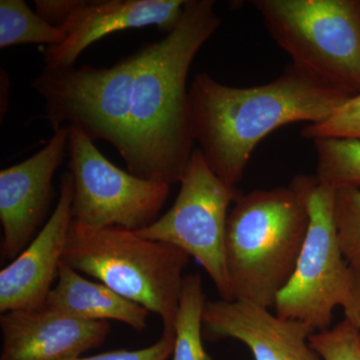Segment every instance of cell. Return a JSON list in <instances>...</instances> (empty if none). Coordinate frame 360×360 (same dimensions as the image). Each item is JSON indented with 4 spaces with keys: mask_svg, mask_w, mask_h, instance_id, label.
Wrapping results in <instances>:
<instances>
[{
    "mask_svg": "<svg viewBox=\"0 0 360 360\" xmlns=\"http://www.w3.org/2000/svg\"><path fill=\"white\" fill-rule=\"evenodd\" d=\"M213 0H186L176 28L141 45L131 90L127 139L120 153L130 174L180 184L194 148L187 75L198 52L221 20Z\"/></svg>",
    "mask_w": 360,
    "mask_h": 360,
    "instance_id": "obj_1",
    "label": "cell"
},
{
    "mask_svg": "<svg viewBox=\"0 0 360 360\" xmlns=\"http://www.w3.org/2000/svg\"><path fill=\"white\" fill-rule=\"evenodd\" d=\"M350 97L295 63L272 82L245 89L202 72L188 89L189 122L208 167L236 187L266 135L290 123L321 122Z\"/></svg>",
    "mask_w": 360,
    "mask_h": 360,
    "instance_id": "obj_2",
    "label": "cell"
},
{
    "mask_svg": "<svg viewBox=\"0 0 360 360\" xmlns=\"http://www.w3.org/2000/svg\"><path fill=\"white\" fill-rule=\"evenodd\" d=\"M309 175L288 186L239 195L227 220L225 259L234 300L274 307L290 281L309 225Z\"/></svg>",
    "mask_w": 360,
    "mask_h": 360,
    "instance_id": "obj_3",
    "label": "cell"
},
{
    "mask_svg": "<svg viewBox=\"0 0 360 360\" xmlns=\"http://www.w3.org/2000/svg\"><path fill=\"white\" fill-rule=\"evenodd\" d=\"M189 255L169 243L120 227L94 229L71 222L63 262L130 302L158 314L174 331Z\"/></svg>",
    "mask_w": 360,
    "mask_h": 360,
    "instance_id": "obj_4",
    "label": "cell"
},
{
    "mask_svg": "<svg viewBox=\"0 0 360 360\" xmlns=\"http://www.w3.org/2000/svg\"><path fill=\"white\" fill-rule=\"evenodd\" d=\"M292 63L354 96L360 91V0H252Z\"/></svg>",
    "mask_w": 360,
    "mask_h": 360,
    "instance_id": "obj_5",
    "label": "cell"
},
{
    "mask_svg": "<svg viewBox=\"0 0 360 360\" xmlns=\"http://www.w3.org/2000/svg\"><path fill=\"white\" fill-rule=\"evenodd\" d=\"M335 191L309 175V229L295 271L274 305L276 315L302 322L314 333L330 328L333 312L345 309L352 288V267L336 231Z\"/></svg>",
    "mask_w": 360,
    "mask_h": 360,
    "instance_id": "obj_6",
    "label": "cell"
},
{
    "mask_svg": "<svg viewBox=\"0 0 360 360\" xmlns=\"http://www.w3.org/2000/svg\"><path fill=\"white\" fill-rule=\"evenodd\" d=\"M136 54L110 68H46L32 87L44 101V117L53 131L77 127L92 141L110 142L122 153L127 139Z\"/></svg>",
    "mask_w": 360,
    "mask_h": 360,
    "instance_id": "obj_7",
    "label": "cell"
},
{
    "mask_svg": "<svg viewBox=\"0 0 360 360\" xmlns=\"http://www.w3.org/2000/svg\"><path fill=\"white\" fill-rule=\"evenodd\" d=\"M240 195L208 167L194 148L174 205L153 224L134 231L141 238L176 246L198 260L210 276L220 298L234 300L225 259L229 207Z\"/></svg>",
    "mask_w": 360,
    "mask_h": 360,
    "instance_id": "obj_8",
    "label": "cell"
},
{
    "mask_svg": "<svg viewBox=\"0 0 360 360\" xmlns=\"http://www.w3.org/2000/svg\"><path fill=\"white\" fill-rule=\"evenodd\" d=\"M68 151L75 184V224L141 231L158 219L170 186L149 181L111 163L79 127H68Z\"/></svg>",
    "mask_w": 360,
    "mask_h": 360,
    "instance_id": "obj_9",
    "label": "cell"
},
{
    "mask_svg": "<svg viewBox=\"0 0 360 360\" xmlns=\"http://www.w3.org/2000/svg\"><path fill=\"white\" fill-rule=\"evenodd\" d=\"M68 127L56 131L39 153L0 172L1 255L14 259L32 243L49 212L52 179L68 148Z\"/></svg>",
    "mask_w": 360,
    "mask_h": 360,
    "instance_id": "obj_10",
    "label": "cell"
},
{
    "mask_svg": "<svg viewBox=\"0 0 360 360\" xmlns=\"http://www.w3.org/2000/svg\"><path fill=\"white\" fill-rule=\"evenodd\" d=\"M75 184L71 172L61 177L53 212L25 250L0 271V312L44 307L58 278L72 222Z\"/></svg>",
    "mask_w": 360,
    "mask_h": 360,
    "instance_id": "obj_11",
    "label": "cell"
},
{
    "mask_svg": "<svg viewBox=\"0 0 360 360\" xmlns=\"http://www.w3.org/2000/svg\"><path fill=\"white\" fill-rule=\"evenodd\" d=\"M186 4V0H84L60 27L65 39L44 49V66H75L87 47L122 30L155 26L168 34L179 25Z\"/></svg>",
    "mask_w": 360,
    "mask_h": 360,
    "instance_id": "obj_12",
    "label": "cell"
},
{
    "mask_svg": "<svg viewBox=\"0 0 360 360\" xmlns=\"http://www.w3.org/2000/svg\"><path fill=\"white\" fill-rule=\"evenodd\" d=\"M0 328V360H75L110 333L108 321H82L44 305L1 314Z\"/></svg>",
    "mask_w": 360,
    "mask_h": 360,
    "instance_id": "obj_13",
    "label": "cell"
},
{
    "mask_svg": "<svg viewBox=\"0 0 360 360\" xmlns=\"http://www.w3.org/2000/svg\"><path fill=\"white\" fill-rule=\"evenodd\" d=\"M203 330L210 340L240 341L255 360H322L310 345L311 329L255 303L221 298L206 302Z\"/></svg>",
    "mask_w": 360,
    "mask_h": 360,
    "instance_id": "obj_14",
    "label": "cell"
},
{
    "mask_svg": "<svg viewBox=\"0 0 360 360\" xmlns=\"http://www.w3.org/2000/svg\"><path fill=\"white\" fill-rule=\"evenodd\" d=\"M44 307L82 321H120L136 331L148 328V309L105 284L84 278L63 260L59 265L58 283Z\"/></svg>",
    "mask_w": 360,
    "mask_h": 360,
    "instance_id": "obj_15",
    "label": "cell"
},
{
    "mask_svg": "<svg viewBox=\"0 0 360 360\" xmlns=\"http://www.w3.org/2000/svg\"><path fill=\"white\" fill-rule=\"evenodd\" d=\"M206 302L200 274L184 276L175 321L172 360H212L202 340Z\"/></svg>",
    "mask_w": 360,
    "mask_h": 360,
    "instance_id": "obj_16",
    "label": "cell"
},
{
    "mask_svg": "<svg viewBox=\"0 0 360 360\" xmlns=\"http://www.w3.org/2000/svg\"><path fill=\"white\" fill-rule=\"evenodd\" d=\"M63 28L49 25L23 0L0 1V49L22 44H60L65 39Z\"/></svg>",
    "mask_w": 360,
    "mask_h": 360,
    "instance_id": "obj_17",
    "label": "cell"
},
{
    "mask_svg": "<svg viewBox=\"0 0 360 360\" xmlns=\"http://www.w3.org/2000/svg\"><path fill=\"white\" fill-rule=\"evenodd\" d=\"M316 151L317 180L333 187L360 186V141L319 139L314 141Z\"/></svg>",
    "mask_w": 360,
    "mask_h": 360,
    "instance_id": "obj_18",
    "label": "cell"
},
{
    "mask_svg": "<svg viewBox=\"0 0 360 360\" xmlns=\"http://www.w3.org/2000/svg\"><path fill=\"white\" fill-rule=\"evenodd\" d=\"M335 220L343 257L350 266L360 264V189L335 191Z\"/></svg>",
    "mask_w": 360,
    "mask_h": 360,
    "instance_id": "obj_19",
    "label": "cell"
},
{
    "mask_svg": "<svg viewBox=\"0 0 360 360\" xmlns=\"http://www.w3.org/2000/svg\"><path fill=\"white\" fill-rule=\"evenodd\" d=\"M302 135L312 141L319 139L360 141V91L341 104L326 120L303 127Z\"/></svg>",
    "mask_w": 360,
    "mask_h": 360,
    "instance_id": "obj_20",
    "label": "cell"
},
{
    "mask_svg": "<svg viewBox=\"0 0 360 360\" xmlns=\"http://www.w3.org/2000/svg\"><path fill=\"white\" fill-rule=\"evenodd\" d=\"M309 343L322 360H360L359 328L347 319L335 328L314 333Z\"/></svg>",
    "mask_w": 360,
    "mask_h": 360,
    "instance_id": "obj_21",
    "label": "cell"
},
{
    "mask_svg": "<svg viewBox=\"0 0 360 360\" xmlns=\"http://www.w3.org/2000/svg\"><path fill=\"white\" fill-rule=\"evenodd\" d=\"M174 331L163 330L160 340L150 347L137 350H112L75 360H167L174 352Z\"/></svg>",
    "mask_w": 360,
    "mask_h": 360,
    "instance_id": "obj_22",
    "label": "cell"
},
{
    "mask_svg": "<svg viewBox=\"0 0 360 360\" xmlns=\"http://www.w3.org/2000/svg\"><path fill=\"white\" fill-rule=\"evenodd\" d=\"M84 0H37V13L49 25L61 27L77 13Z\"/></svg>",
    "mask_w": 360,
    "mask_h": 360,
    "instance_id": "obj_23",
    "label": "cell"
},
{
    "mask_svg": "<svg viewBox=\"0 0 360 360\" xmlns=\"http://www.w3.org/2000/svg\"><path fill=\"white\" fill-rule=\"evenodd\" d=\"M352 267V288L345 307V319L360 328V264Z\"/></svg>",
    "mask_w": 360,
    "mask_h": 360,
    "instance_id": "obj_24",
    "label": "cell"
},
{
    "mask_svg": "<svg viewBox=\"0 0 360 360\" xmlns=\"http://www.w3.org/2000/svg\"><path fill=\"white\" fill-rule=\"evenodd\" d=\"M359 340H360V328H359Z\"/></svg>",
    "mask_w": 360,
    "mask_h": 360,
    "instance_id": "obj_25",
    "label": "cell"
}]
</instances>
